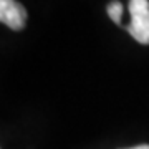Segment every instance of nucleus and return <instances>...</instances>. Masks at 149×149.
<instances>
[{
  "mask_svg": "<svg viewBox=\"0 0 149 149\" xmlns=\"http://www.w3.org/2000/svg\"><path fill=\"white\" fill-rule=\"evenodd\" d=\"M128 8L131 22L126 30L136 42L149 45V0H129Z\"/></svg>",
  "mask_w": 149,
  "mask_h": 149,
  "instance_id": "nucleus-1",
  "label": "nucleus"
},
{
  "mask_svg": "<svg viewBox=\"0 0 149 149\" xmlns=\"http://www.w3.org/2000/svg\"><path fill=\"white\" fill-rule=\"evenodd\" d=\"M0 20L12 30H22L27 23V10L17 0H0Z\"/></svg>",
  "mask_w": 149,
  "mask_h": 149,
  "instance_id": "nucleus-2",
  "label": "nucleus"
},
{
  "mask_svg": "<svg viewBox=\"0 0 149 149\" xmlns=\"http://www.w3.org/2000/svg\"><path fill=\"white\" fill-rule=\"evenodd\" d=\"M108 15H109V18H111L114 23H121V17H123V12H124V7H123L121 2H111V3H108Z\"/></svg>",
  "mask_w": 149,
  "mask_h": 149,
  "instance_id": "nucleus-3",
  "label": "nucleus"
},
{
  "mask_svg": "<svg viewBox=\"0 0 149 149\" xmlns=\"http://www.w3.org/2000/svg\"><path fill=\"white\" fill-rule=\"evenodd\" d=\"M129 149H149L148 144H141V146H136V148H129Z\"/></svg>",
  "mask_w": 149,
  "mask_h": 149,
  "instance_id": "nucleus-4",
  "label": "nucleus"
}]
</instances>
